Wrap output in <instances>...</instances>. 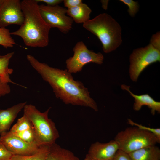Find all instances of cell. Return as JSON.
Returning a JSON list of instances; mask_svg holds the SVG:
<instances>
[{"instance_id": "1", "label": "cell", "mask_w": 160, "mask_h": 160, "mask_svg": "<svg viewBox=\"0 0 160 160\" xmlns=\"http://www.w3.org/2000/svg\"><path fill=\"white\" fill-rule=\"evenodd\" d=\"M26 58L32 67L48 83L56 97L66 104L89 107L98 110L96 103L83 84L75 80L67 69H58L38 61L33 56L27 55Z\"/></svg>"}, {"instance_id": "2", "label": "cell", "mask_w": 160, "mask_h": 160, "mask_svg": "<svg viewBox=\"0 0 160 160\" xmlns=\"http://www.w3.org/2000/svg\"><path fill=\"white\" fill-rule=\"evenodd\" d=\"M24 20L17 30L11 34L19 36L24 44L31 47H44L49 44V35L51 28L44 20L36 0L21 1Z\"/></svg>"}, {"instance_id": "3", "label": "cell", "mask_w": 160, "mask_h": 160, "mask_svg": "<svg viewBox=\"0 0 160 160\" xmlns=\"http://www.w3.org/2000/svg\"><path fill=\"white\" fill-rule=\"evenodd\" d=\"M83 27L96 36L106 53L116 49L122 42L121 28L111 16L102 13L83 24Z\"/></svg>"}, {"instance_id": "4", "label": "cell", "mask_w": 160, "mask_h": 160, "mask_svg": "<svg viewBox=\"0 0 160 160\" xmlns=\"http://www.w3.org/2000/svg\"><path fill=\"white\" fill-rule=\"evenodd\" d=\"M49 107L46 111L41 112L31 104H26L23 108L24 114L30 120L34 129L36 141L39 146H50L55 143L59 134L55 125L48 117Z\"/></svg>"}, {"instance_id": "5", "label": "cell", "mask_w": 160, "mask_h": 160, "mask_svg": "<svg viewBox=\"0 0 160 160\" xmlns=\"http://www.w3.org/2000/svg\"><path fill=\"white\" fill-rule=\"evenodd\" d=\"M114 140L119 150L128 153L160 143L152 133L136 127H127L119 132Z\"/></svg>"}, {"instance_id": "6", "label": "cell", "mask_w": 160, "mask_h": 160, "mask_svg": "<svg viewBox=\"0 0 160 160\" xmlns=\"http://www.w3.org/2000/svg\"><path fill=\"white\" fill-rule=\"evenodd\" d=\"M160 61V49L151 43L134 49L130 55L129 72L130 78L136 82L142 72L151 64Z\"/></svg>"}, {"instance_id": "7", "label": "cell", "mask_w": 160, "mask_h": 160, "mask_svg": "<svg viewBox=\"0 0 160 160\" xmlns=\"http://www.w3.org/2000/svg\"><path fill=\"white\" fill-rule=\"evenodd\" d=\"M73 50V56L65 61L66 69L71 74L81 71L83 67L88 63H92L100 65L103 63V55L100 52L96 53L89 49L82 41L78 42Z\"/></svg>"}, {"instance_id": "8", "label": "cell", "mask_w": 160, "mask_h": 160, "mask_svg": "<svg viewBox=\"0 0 160 160\" xmlns=\"http://www.w3.org/2000/svg\"><path fill=\"white\" fill-rule=\"evenodd\" d=\"M41 15L51 28H57L61 32L67 34L72 29L73 21L67 15V9L57 5H39Z\"/></svg>"}, {"instance_id": "9", "label": "cell", "mask_w": 160, "mask_h": 160, "mask_svg": "<svg viewBox=\"0 0 160 160\" xmlns=\"http://www.w3.org/2000/svg\"><path fill=\"white\" fill-rule=\"evenodd\" d=\"M0 135V142L13 155H30L37 153L40 148L36 143L26 142L9 131Z\"/></svg>"}, {"instance_id": "10", "label": "cell", "mask_w": 160, "mask_h": 160, "mask_svg": "<svg viewBox=\"0 0 160 160\" xmlns=\"http://www.w3.org/2000/svg\"><path fill=\"white\" fill-rule=\"evenodd\" d=\"M24 16L19 0H4L0 5V28L12 24L21 26Z\"/></svg>"}, {"instance_id": "11", "label": "cell", "mask_w": 160, "mask_h": 160, "mask_svg": "<svg viewBox=\"0 0 160 160\" xmlns=\"http://www.w3.org/2000/svg\"><path fill=\"white\" fill-rule=\"evenodd\" d=\"M119 150L114 140L104 143L96 142L91 145L87 155L94 160H110L113 159Z\"/></svg>"}, {"instance_id": "12", "label": "cell", "mask_w": 160, "mask_h": 160, "mask_svg": "<svg viewBox=\"0 0 160 160\" xmlns=\"http://www.w3.org/2000/svg\"><path fill=\"white\" fill-rule=\"evenodd\" d=\"M122 89L128 91L130 95L134 99L133 108L135 111H139L144 105L147 106L151 110L153 115L156 112L160 113V102L156 101L148 94H146L140 95H137L132 93L130 90V86L125 84L121 85Z\"/></svg>"}, {"instance_id": "13", "label": "cell", "mask_w": 160, "mask_h": 160, "mask_svg": "<svg viewBox=\"0 0 160 160\" xmlns=\"http://www.w3.org/2000/svg\"><path fill=\"white\" fill-rule=\"evenodd\" d=\"M26 102L19 103L5 109H0V135L7 132Z\"/></svg>"}, {"instance_id": "14", "label": "cell", "mask_w": 160, "mask_h": 160, "mask_svg": "<svg viewBox=\"0 0 160 160\" xmlns=\"http://www.w3.org/2000/svg\"><path fill=\"white\" fill-rule=\"evenodd\" d=\"M92 10L86 4L82 3L74 7L67 9V15L77 23H84L90 20Z\"/></svg>"}, {"instance_id": "15", "label": "cell", "mask_w": 160, "mask_h": 160, "mask_svg": "<svg viewBox=\"0 0 160 160\" xmlns=\"http://www.w3.org/2000/svg\"><path fill=\"white\" fill-rule=\"evenodd\" d=\"M128 154L132 160H160V149L156 145L146 147Z\"/></svg>"}, {"instance_id": "16", "label": "cell", "mask_w": 160, "mask_h": 160, "mask_svg": "<svg viewBox=\"0 0 160 160\" xmlns=\"http://www.w3.org/2000/svg\"><path fill=\"white\" fill-rule=\"evenodd\" d=\"M48 160H79L69 150L63 148L55 143L50 146Z\"/></svg>"}, {"instance_id": "17", "label": "cell", "mask_w": 160, "mask_h": 160, "mask_svg": "<svg viewBox=\"0 0 160 160\" xmlns=\"http://www.w3.org/2000/svg\"><path fill=\"white\" fill-rule=\"evenodd\" d=\"M14 54V52H12L4 55H0V75L8 83L16 84L10 78L9 75L12 73L13 70L9 68V60Z\"/></svg>"}, {"instance_id": "18", "label": "cell", "mask_w": 160, "mask_h": 160, "mask_svg": "<svg viewBox=\"0 0 160 160\" xmlns=\"http://www.w3.org/2000/svg\"><path fill=\"white\" fill-rule=\"evenodd\" d=\"M50 146L47 145L41 146L37 153L29 156L13 155L11 160H48Z\"/></svg>"}, {"instance_id": "19", "label": "cell", "mask_w": 160, "mask_h": 160, "mask_svg": "<svg viewBox=\"0 0 160 160\" xmlns=\"http://www.w3.org/2000/svg\"><path fill=\"white\" fill-rule=\"evenodd\" d=\"M33 127L32 123L24 114L18 120L9 131L14 133L30 129Z\"/></svg>"}, {"instance_id": "20", "label": "cell", "mask_w": 160, "mask_h": 160, "mask_svg": "<svg viewBox=\"0 0 160 160\" xmlns=\"http://www.w3.org/2000/svg\"><path fill=\"white\" fill-rule=\"evenodd\" d=\"M11 35L8 29L6 28H0V45L7 48L12 47L16 44Z\"/></svg>"}, {"instance_id": "21", "label": "cell", "mask_w": 160, "mask_h": 160, "mask_svg": "<svg viewBox=\"0 0 160 160\" xmlns=\"http://www.w3.org/2000/svg\"><path fill=\"white\" fill-rule=\"evenodd\" d=\"M13 134L26 142L37 144L36 134L33 127L28 129Z\"/></svg>"}, {"instance_id": "22", "label": "cell", "mask_w": 160, "mask_h": 160, "mask_svg": "<svg viewBox=\"0 0 160 160\" xmlns=\"http://www.w3.org/2000/svg\"><path fill=\"white\" fill-rule=\"evenodd\" d=\"M127 123L128 124L132 126L137 127L140 129L152 133L156 136L159 141L160 142V128H154L147 127L136 123L130 119H127Z\"/></svg>"}, {"instance_id": "23", "label": "cell", "mask_w": 160, "mask_h": 160, "mask_svg": "<svg viewBox=\"0 0 160 160\" xmlns=\"http://www.w3.org/2000/svg\"><path fill=\"white\" fill-rule=\"evenodd\" d=\"M119 1L128 6V12L129 15L132 17H134L138 11L139 8L138 2L132 0H120Z\"/></svg>"}, {"instance_id": "24", "label": "cell", "mask_w": 160, "mask_h": 160, "mask_svg": "<svg viewBox=\"0 0 160 160\" xmlns=\"http://www.w3.org/2000/svg\"><path fill=\"white\" fill-rule=\"evenodd\" d=\"M8 83L0 75V97L9 94L11 91Z\"/></svg>"}, {"instance_id": "25", "label": "cell", "mask_w": 160, "mask_h": 160, "mask_svg": "<svg viewBox=\"0 0 160 160\" xmlns=\"http://www.w3.org/2000/svg\"><path fill=\"white\" fill-rule=\"evenodd\" d=\"M13 155L0 142V160H11Z\"/></svg>"}, {"instance_id": "26", "label": "cell", "mask_w": 160, "mask_h": 160, "mask_svg": "<svg viewBox=\"0 0 160 160\" xmlns=\"http://www.w3.org/2000/svg\"><path fill=\"white\" fill-rule=\"evenodd\" d=\"M113 160H132L129 154L121 150H119L113 159Z\"/></svg>"}, {"instance_id": "27", "label": "cell", "mask_w": 160, "mask_h": 160, "mask_svg": "<svg viewBox=\"0 0 160 160\" xmlns=\"http://www.w3.org/2000/svg\"><path fill=\"white\" fill-rule=\"evenodd\" d=\"M63 2L65 7L67 9L76 7L83 3L81 0H64Z\"/></svg>"}, {"instance_id": "28", "label": "cell", "mask_w": 160, "mask_h": 160, "mask_svg": "<svg viewBox=\"0 0 160 160\" xmlns=\"http://www.w3.org/2000/svg\"><path fill=\"white\" fill-rule=\"evenodd\" d=\"M150 43L156 47L160 49V35L159 32H158L156 34L152 36Z\"/></svg>"}, {"instance_id": "29", "label": "cell", "mask_w": 160, "mask_h": 160, "mask_svg": "<svg viewBox=\"0 0 160 160\" xmlns=\"http://www.w3.org/2000/svg\"><path fill=\"white\" fill-rule=\"evenodd\" d=\"M39 3L42 2L46 3L47 5L51 6H54L58 5L62 3L63 0H36Z\"/></svg>"}, {"instance_id": "30", "label": "cell", "mask_w": 160, "mask_h": 160, "mask_svg": "<svg viewBox=\"0 0 160 160\" xmlns=\"http://www.w3.org/2000/svg\"><path fill=\"white\" fill-rule=\"evenodd\" d=\"M101 2L102 3V6L103 9H107L108 1L101 0Z\"/></svg>"}, {"instance_id": "31", "label": "cell", "mask_w": 160, "mask_h": 160, "mask_svg": "<svg viewBox=\"0 0 160 160\" xmlns=\"http://www.w3.org/2000/svg\"><path fill=\"white\" fill-rule=\"evenodd\" d=\"M84 160H94L91 158L89 157L87 155L86 156L85 158H84Z\"/></svg>"}, {"instance_id": "32", "label": "cell", "mask_w": 160, "mask_h": 160, "mask_svg": "<svg viewBox=\"0 0 160 160\" xmlns=\"http://www.w3.org/2000/svg\"><path fill=\"white\" fill-rule=\"evenodd\" d=\"M4 0H0V5L1 4L2 2H3Z\"/></svg>"}, {"instance_id": "33", "label": "cell", "mask_w": 160, "mask_h": 160, "mask_svg": "<svg viewBox=\"0 0 160 160\" xmlns=\"http://www.w3.org/2000/svg\"><path fill=\"white\" fill-rule=\"evenodd\" d=\"M113 160V159H111V160Z\"/></svg>"}]
</instances>
